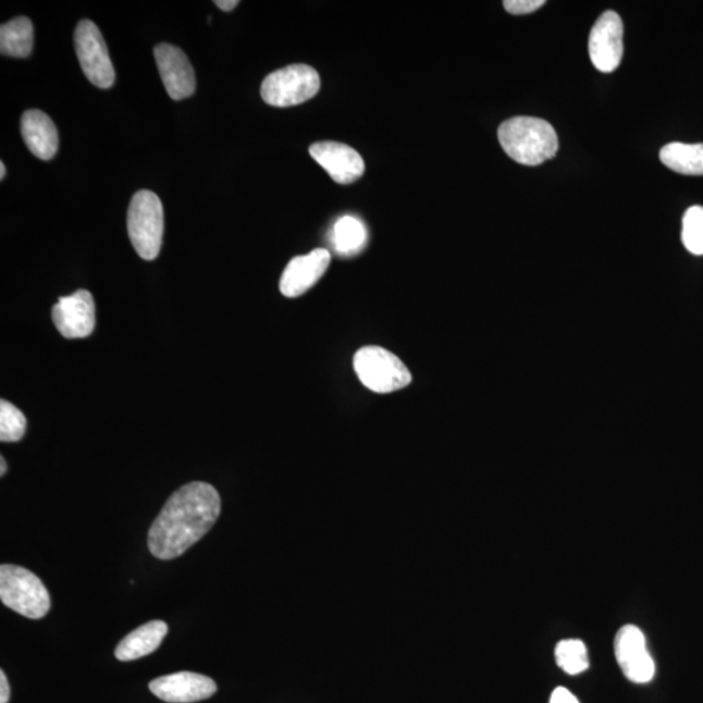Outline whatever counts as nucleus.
<instances>
[{"label":"nucleus","instance_id":"nucleus-1","mask_svg":"<svg viewBox=\"0 0 703 703\" xmlns=\"http://www.w3.org/2000/svg\"><path fill=\"white\" fill-rule=\"evenodd\" d=\"M221 496L207 482H190L170 496L149 530L148 546L157 559L183 555L214 527Z\"/></svg>","mask_w":703,"mask_h":703},{"label":"nucleus","instance_id":"nucleus-18","mask_svg":"<svg viewBox=\"0 0 703 703\" xmlns=\"http://www.w3.org/2000/svg\"><path fill=\"white\" fill-rule=\"evenodd\" d=\"M659 158L666 168L678 174L703 175V144H668L662 148Z\"/></svg>","mask_w":703,"mask_h":703},{"label":"nucleus","instance_id":"nucleus-11","mask_svg":"<svg viewBox=\"0 0 703 703\" xmlns=\"http://www.w3.org/2000/svg\"><path fill=\"white\" fill-rule=\"evenodd\" d=\"M155 58L164 88L172 99L182 101V99L194 95L196 90L195 71L182 49L169 44L157 45Z\"/></svg>","mask_w":703,"mask_h":703},{"label":"nucleus","instance_id":"nucleus-19","mask_svg":"<svg viewBox=\"0 0 703 703\" xmlns=\"http://www.w3.org/2000/svg\"><path fill=\"white\" fill-rule=\"evenodd\" d=\"M333 240L337 254L355 255L363 248L365 242H367V230L357 218L346 215L336 222Z\"/></svg>","mask_w":703,"mask_h":703},{"label":"nucleus","instance_id":"nucleus-15","mask_svg":"<svg viewBox=\"0 0 703 703\" xmlns=\"http://www.w3.org/2000/svg\"><path fill=\"white\" fill-rule=\"evenodd\" d=\"M22 135L32 155L50 161L59 146V135L54 122L41 110H28L22 118Z\"/></svg>","mask_w":703,"mask_h":703},{"label":"nucleus","instance_id":"nucleus-4","mask_svg":"<svg viewBox=\"0 0 703 703\" xmlns=\"http://www.w3.org/2000/svg\"><path fill=\"white\" fill-rule=\"evenodd\" d=\"M128 235L137 255L156 260L162 248L163 205L155 192L140 190L132 198L127 218Z\"/></svg>","mask_w":703,"mask_h":703},{"label":"nucleus","instance_id":"nucleus-24","mask_svg":"<svg viewBox=\"0 0 703 703\" xmlns=\"http://www.w3.org/2000/svg\"><path fill=\"white\" fill-rule=\"evenodd\" d=\"M550 703H580V702L575 698L572 693L568 691V689L559 687V688H556L555 691L553 692L552 699H550Z\"/></svg>","mask_w":703,"mask_h":703},{"label":"nucleus","instance_id":"nucleus-12","mask_svg":"<svg viewBox=\"0 0 703 703\" xmlns=\"http://www.w3.org/2000/svg\"><path fill=\"white\" fill-rule=\"evenodd\" d=\"M310 156L337 184H351L363 175L365 163L358 152L342 143L322 141L310 146Z\"/></svg>","mask_w":703,"mask_h":703},{"label":"nucleus","instance_id":"nucleus-8","mask_svg":"<svg viewBox=\"0 0 703 703\" xmlns=\"http://www.w3.org/2000/svg\"><path fill=\"white\" fill-rule=\"evenodd\" d=\"M625 26L618 13L607 11L596 20L589 38V54L594 67L603 73H612L619 67L625 45Z\"/></svg>","mask_w":703,"mask_h":703},{"label":"nucleus","instance_id":"nucleus-7","mask_svg":"<svg viewBox=\"0 0 703 703\" xmlns=\"http://www.w3.org/2000/svg\"><path fill=\"white\" fill-rule=\"evenodd\" d=\"M75 49L86 78L98 88H111L115 83L114 65L111 63L101 30L90 20H82L77 24Z\"/></svg>","mask_w":703,"mask_h":703},{"label":"nucleus","instance_id":"nucleus-3","mask_svg":"<svg viewBox=\"0 0 703 703\" xmlns=\"http://www.w3.org/2000/svg\"><path fill=\"white\" fill-rule=\"evenodd\" d=\"M0 600L29 619H42L51 607L50 594L44 582L30 570L13 564L0 567Z\"/></svg>","mask_w":703,"mask_h":703},{"label":"nucleus","instance_id":"nucleus-16","mask_svg":"<svg viewBox=\"0 0 703 703\" xmlns=\"http://www.w3.org/2000/svg\"><path fill=\"white\" fill-rule=\"evenodd\" d=\"M169 627L164 621L155 620L146 622L131 632L119 643L115 650L116 659L130 662L143 658V656L155 653L162 645Z\"/></svg>","mask_w":703,"mask_h":703},{"label":"nucleus","instance_id":"nucleus-10","mask_svg":"<svg viewBox=\"0 0 703 703\" xmlns=\"http://www.w3.org/2000/svg\"><path fill=\"white\" fill-rule=\"evenodd\" d=\"M615 655L622 674L636 684L652 681L655 665L646 648L645 636L634 626L619 629L615 637Z\"/></svg>","mask_w":703,"mask_h":703},{"label":"nucleus","instance_id":"nucleus-20","mask_svg":"<svg viewBox=\"0 0 703 703\" xmlns=\"http://www.w3.org/2000/svg\"><path fill=\"white\" fill-rule=\"evenodd\" d=\"M555 659L568 675L582 674L589 667L587 648L579 640L560 641L555 649Z\"/></svg>","mask_w":703,"mask_h":703},{"label":"nucleus","instance_id":"nucleus-14","mask_svg":"<svg viewBox=\"0 0 703 703\" xmlns=\"http://www.w3.org/2000/svg\"><path fill=\"white\" fill-rule=\"evenodd\" d=\"M331 256L326 249H314L309 255L297 256L287 264L280 288L285 297L294 298L308 292L326 273Z\"/></svg>","mask_w":703,"mask_h":703},{"label":"nucleus","instance_id":"nucleus-5","mask_svg":"<svg viewBox=\"0 0 703 703\" xmlns=\"http://www.w3.org/2000/svg\"><path fill=\"white\" fill-rule=\"evenodd\" d=\"M354 367L363 386L377 394L395 393L412 382V375L400 358L381 347L357 350Z\"/></svg>","mask_w":703,"mask_h":703},{"label":"nucleus","instance_id":"nucleus-23","mask_svg":"<svg viewBox=\"0 0 703 703\" xmlns=\"http://www.w3.org/2000/svg\"><path fill=\"white\" fill-rule=\"evenodd\" d=\"M545 0H506L504 9L513 15H528L545 5Z\"/></svg>","mask_w":703,"mask_h":703},{"label":"nucleus","instance_id":"nucleus-6","mask_svg":"<svg viewBox=\"0 0 703 703\" xmlns=\"http://www.w3.org/2000/svg\"><path fill=\"white\" fill-rule=\"evenodd\" d=\"M321 88L318 72L307 64H294L278 70L263 79L261 96L275 108H291L317 96Z\"/></svg>","mask_w":703,"mask_h":703},{"label":"nucleus","instance_id":"nucleus-13","mask_svg":"<svg viewBox=\"0 0 703 703\" xmlns=\"http://www.w3.org/2000/svg\"><path fill=\"white\" fill-rule=\"evenodd\" d=\"M149 689L164 702L192 703L210 699L217 692V684L205 675L177 673L152 680Z\"/></svg>","mask_w":703,"mask_h":703},{"label":"nucleus","instance_id":"nucleus-26","mask_svg":"<svg viewBox=\"0 0 703 703\" xmlns=\"http://www.w3.org/2000/svg\"><path fill=\"white\" fill-rule=\"evenodd\" d=\"M237 4V0H215V5H218V9H221L222 11L230 12L235 10Z\"/></svg>","mask_w":703,"mask_h":703},{"label":"nucleus","instance_id":"nucleus-25","mask_svg":"<svg viewBox=\"0 0 703 703\" xmlns=\"http://www.w3.org/2000/svg\"><path fill=\"white\" fill-rule=\"evenodd\" d=\"M10 695L9 680H7L4 671H0V703H9Z\"/></svg>","mask_w":703,"mask_h":703},{"label":"nucleus","instance_id":"nucleus-22","mask_svg":"<svg viewBox=\"0 0 703 703\" xmlns=\"http://www.w3.org/2000/svg\"><path fill=\"white\" fill-rule=\"evenodd\" d=\"M682 243L695 256L703 255V208L688 209L682 219Z\"/></svg>","mask_w":703,"mask_h":703},{"label":"nucleus","instance_id":"nucleus-9","mask_svg":"<svg viewBox=\"0 0 703 703\" xmlns=\"http://www.w3.org/2000/svg\"><path fill=\"white\" fill-rule=\"evenodd\" d=\"M52 322L65 340H84L96 328V304L89 291L79 289L59 298L51 311Z\"/></svg>","mask_w":703,"mask_h":703},{"label":"nucleus","instance_id":"nucleus-2","mask_svg":"<svg viewBox=\"0 0 703 703\" xmlns=\"http://www.w3.org/2000/svg\"><path fill=\"white\" fill-rule=\"evenodd\" d=\"M497 138L509 158L526 165L545 163L559 149L558 135L553 125L539 118L508 119L497 131Z\"/></svg>","mask_w":703,"mask_h":703},{"label":"nucleus","instance_id":"nucleus-27","mask_svg":"<svg viewBox=\"0 0 703 703\" xmlns=\"http://www.w3.org/2000/svg\"><path fill=\"white\" fill-rule=\"evenodd\" d=\"M7 472V462L4 460V457H0V476H4Z\"/></svg>","mask_w":703,"mask_h":703},{"label":"nucleus","instance_id":"nucleus-21","mask_svg":"<svg viewBox=\"0 0 703 703\" xmlns=\"http://www.w3.org/2000/svg\"><path fill=\"white\" fill-rule=\"evenodd\" d=\"M26 419L10 402H0V441L18 442L25 434Z\"/></svg>","mask_w":703,"mask_h":703},{"label":"nucleus","instance_id":"nucleus-28","mask_svg":"<svg viewBox=\"0 0 703 703\" xmlns=\"http://www.w3.org/2000/svg\"><path fill=\"white\" fill-rule=\"evenodd\" d=\"M5 176V165L4 163H0V178H4Z\"/></svg>","mask_w":703,"mask_h":703},{"label":"nucleus","instance_id":"nucleus-17","mask_svg":"<svg viewBox=\"0 0 703 703\" xmlns=\"http://www.w3.org/2000/svg\"><path fill=\"white\" fill-rule=\"evenodd\" d=\"M35 42V30L28 17L20 16L0 28V52L13 58H28Z\"/></svg>","mask_w":703,"mask_h":703}]
</instances>
